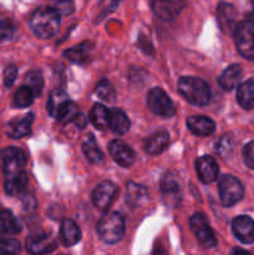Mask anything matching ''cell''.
<instances>
[{"instance_id":"6da1fadb","label":"cell","mask_w":254,"mask_h":255,"mask_svg":"<svg viewBox=\"0 0 254 255\" xmlns=\"http://www.w3.org/2000/svg\"><path fill=\"white\" fill-rule=\"evenodd\" d=\"M61 15L56 7L42 6L35 10L30 17V27L41 39L52 37L59 31Z\"/></svg>"},{"instance_id":"7a4b0ae2","label":"cell","mask_w":254,"mask_h":255,"mask_svg":"<svg viewBox=\"0 0 254 255\" xmlns=\"http://www.w3.org/2000/svg\"><path fill=\"white\" fill-rule=\"evenodd\" d=\"M178 91L187 101L196 106H206L211 100V89L208 84L198 77H181L178 80Z\"/></svg>"},{"instance_id":"3957f363","label":"cell","mask_w":254,"mask_h":255,"mask_svg":"<svg viewBox=\"0 0 254 255\" xmlns=\"http://www.w3.org/2000/svg\"><path fill=\"white\" fill-rule=\"evenodd\" d=\"M125 219L121 214L111 212L101 217L97 223V234L107 244L119 243L125 236Z\"/></svg>"},{"instance_id":"277c9868","label":"cell","mask_w":254,"mask_h":255,"mask_svg":"<svg viewBox=\"0 0 254 255\" xmlns=\"http://www.w3.org/2000/svg\"><path fill=\"white\" fill-rule=\"evenodd\" d=\"M234 41L239 54L248 60H254V22L242 21L234 30Z\"/></svg>"},{"instance_id":"5b68a950","label":"cell","mask_w":254,"mask_h":255,"mask_svg":"<svg viewBox=\"0 0 254 255\" xmlns=\"http://www.w3.org/2000/svg\"><path fill=\"white\" fill-rule=\"evenodd\" d=\"M147 105L154 115L164 117V119H169L176 114V107H174L172 100L159 87L149 90L148 95H147Z\"/></svg>"},{"instance_id":"8992f818","label":"cell","mask_w":254,"mask_h":255,"mask_svg":"<svg viewBox=\"0 0 254 255\" xmlns=\"http://www.w3.org/2000/svg\"><path fill=\"white\" fill-rule=\"evenodd\" d=\"M244 188L239 179L233 176H223L219 182V196L224 207H232L243 198Z\"/></svg>"},{"instance_id":"52a82bcc","label":"cell","mask_w":254,"mask_h":255,"mask_svg":"<svg viewBox=\"0 0 254 255\" xmlns=\"http://www.w3.org/2000/svg\"><path fill=\"white\" fill-rule=\"evenodd\" d=\"M191 229L196 236L197 241L204 248H213L217 246V238L214 237L213 231L209 227L208 219L203 213H194L191 217Z\"/></svg>"},{"instance_id":"ba28073f","label":"cell","mask_w":254,"mask_h":255,"mask_svg":"<svg viewBox=\"0 0 254 255\" xmlns=\"http://www.w3.org/2000/svg\"><path fill=\"white\" fill-rule=\"evenodd\" d=\"M0 156H1L2 168L6 176L22 171L26 164V154L17 147H6L2 149Z\"/></svg>"},{"instance_id":"9c48e42d","label":"cell","mask_w":254,"mask_h":255,"mask_svg":"<svg viewBox=\"0 0 254 255\" xmlns=\"http://www.w3.org/2000/svg\"><path fill=\"white\" fill-rule=\"evenodd\" d=\"M161 192L163 202L169 207H178L182 201V188L177 176L166 173L161 181Z\"/></svg>"},{"instance_id":"30bf717a","label":"cell","mask_w":254,"mask_h":255,"mask_svg":"<svg viewBox=\"0 0 254 255\" xmlns=\"http://www.w3.org/2000/svg\"><path fill=\"white\" fill-rule=\"evenodd\" d=\"M149 4L158 19L171 21L183 10L186 0H149Z\"/></svg>"},{"instance_id":"8fae6325","label":"cell","mask_w":254,"mask_h":255,"mask_svg":"<svg viewBox=\"0 0 254 255\" xmlns=\"http://www.w3.org/2000/svg\"><path fill=\"white\" fill-rule=\"evenodd\" d=\"M117 192H119V189L112 182L105 181L100 183L92 193V202H94L95 207L99 208L100 211L109 209L112 202L116 198Z\"/></svg>"},{"instance_id":"7c38bea8","label":"cell","mask_w":254,"mask_h":255,"mask_svg":"<svg viewBox=\"0 0 254 255\" xmlns=\"http://www.w3.org/2000/svg\"><path fill=\"white\" fill-rule=\"evenodd\" d=\"M232 231L241 243H254V221L248 216H239L232 222Z\"/></svg>"},{"instance_id":"4fadbf2b","label":"cell","mask_w":254,"mask_h":255,"mask_svg":"<svg viewBox=\"0 0 254 255\" xmlns=\"http://www.w3.org/2000/svg\"><path fill=\"white\" fill-rule=\"evenodd\" d=\"M109 151L112 158L122 167H129L136 161V153L129 146L121 139H114L110 142Z\"/></svg>"},{"instance_id":"5bb4252c","label":"cell","mask_w":254,"mask_h":255,"mask_svg":"<svg viewBox=\"0 0 254 255\" xmlns=\"http://www.w3.org/2000/svg\"><path fill=\"white\" fill-rule=\"evenodd\" d=\"M56 247V242L45 233L34 234L26 239V251L31 254L51 253Z\"/></svg>"},{"instance_id":"9a60e30c","label":"cell","mask_w":254,"mask_h":255,"mask_svg":"<svg viewBox=\"0 0 254 255\" xmlns=\"http://www.w3.org/2000/svg\"><path fill=\"white\" fill-rule=\"evenodd\" d=\"M196 169L203 183H212L218 178L219 168L216 159L211 156H202L196 161Z\"/></svg>"},{"instance_id":"2e32d148","label":"cell","mask_w":254,"mask_h":255,"mask_svg":"<svg viewBox=\"0 0 254 255\" xmlns=\"http://www.w3.org/2000/svg\"><path fill=\"white\" fill-rule=\"evenodd\" d=\"M237 10L228 2H219L217 6V21L224 32H229L236 25Z\"/></svg>"},{"instance_id":"e0dca14e","label":"cell","mask_w":254,"mask_h":255,"mask_svg":"<svg viewBox=\"0 0 254 255\" xmlns=\"http://www.w3.org/2000/svg\"><path fill=\"white\" fill-rule=\"evenodd\" d=\"M187 127L193 134L199 137L211 136L216 129V125L209 117L191 116L187 119Z\"/></svg>"},{"instance_id":"ac0fdd59","label":"cell","mask_w":254,"mask_h":255,"mask_svg":"<svg viewBox=\"0 0 254 255\" xmlns=\"http://www.w3.org/2000/svg\"><path fill=\"white\" fill-rule=\"evenodd\" d=\"M242 74H243V71H242V67L239 65H231L219 76V86L223 90H226V91H231L234 87L238 86L239 81L242 79Z\"/></svg>"},{"instance_id":"d6986e66","label":"cell","mask_w":254,"mask_h":255,"mask_svg":"<svg viewBox=\"0 0 254 255\" xmlns=\"http://www.w3.org/2000/svg\"><path fill=\"white\" fill-rule=\"evenodd\" d=\"M169 137L167 132H157L144 142V151L151 156L162 153L168 147Z\"/></svg>"},{"instance_id":"ffe728a7","label":"cell","mask_w":254,"mask_h":255,"mask_svg":"<svg viewBox=\"0 0 254 255\" xmlns=\"http://www.w3.org/2000/svg\"><path fill=\"white\" fill-rule=\"evenodd\" d=\"M32 121H34V115L27 114L22 119L12 121L7 127V133L12 138H21V137L27 136L31 132Z\"/></svg>"},{"instance_id":"44dd1931","label":"cell","mask_w":254,"mask_h":255,"mask_svg":"<svg viewBox=\"0 0 254 255\" xmlns=\"http://www.w3.org/2000/svg\"><path fill=\"white\" fill-rule=\"evenodd\" d=\"M61 239L66 247H72L81 239V231L79 226L71 219H65L61 224Z\"/></svg>"},{"instance_id":"7402d4cb","label":"cell","mask_w":254,"mask_h":255,"mask_svg":"<svg viewBox=\"0 0 254 255\" xmlns=\"http://www.w3.org/2000/svg\"><path fill=\"white\" fill-rule=\"evenodd\" d=\"M128 117L126 116L122 110L112 109L110 110V128L116 134H125L129 129Z\"/></svg>"},{"instance_id":"603a6c76","label":"cell","mask_w":254,"mask_h":255,"mask_svg":"<svg viewBox=\"0 0 254 255\" xmlns=\"http://www.w3.org/2000/svg\"><path fill=\"white\" fill-rule=\"evenodd\" d=\"M148 196V191L142 184H137L134 182H128L126 187V202L131 207L141 206Z\"/></svg>"},{"instance_id":"cb8c5ba5","label":"cell","mask_w":254,"mask_h":255,"mask_svg":"<svg viewBox=\"0 0 254 255\" xmlns=\"http://www.w3.org/2000/svg\"><path fill=\"white\" fill-rule=\"evenodd\" d=\"M27 184V176L24 171H20L17 173H12L6 176L5 181V192L9 196H16L20 192L24 191Z\"/></svg>"},{"instance_id":"d4e9b609","label":"cell","mask_w":254,"mask_h":255,"mask_svg":"<svg viewBox=\"0 0 254 255\" xmlns=\"http://www.w3.org/2000/svg\"><path fill=\"white\" fill-rule=\"evenodd\" d=\"M237 101L243 109H254V80H248L238 87Z\"/></svg>"},{"instance_id":"484cf974","label":"cell","mask_w":254,"mask_h":255,"mask_svg":"<svg viewBox=\"0 0 254 255\" xmlns=\"http://www.w3.org/2000/svg\"><path fill=\"white\" fill-rule=\"evenodd\" d=\"M20 231H21V226L14 214L6 209L0 211V234L14 236V234L20 233Z\"/></svg>"},{"instance_id":"4316f807","label":"cell","mask_w":254,"mask_h":255,"mask_svg":"<svg viewBox=\"0 0 254 255\" xmlns=\"http://www.w3.org/2000/svg\"><path fill=\"white\" fill-rule=\"evenodd\" d=\"M90 120L97 129L110 128V110H107L104 105L96 104L90 111Z\"/></svg>"},{"instance_id":"83f0119b","label":"cell","mask_w":254,"mask_h":255,"mask_svg":"<svg viewBox=\"0 0 254 255\" xmlns=\"http://www.w3.org/2000/svg\"><path fill=\"white\" fill-rule=\"evenodd\" d=\"M82 151H84L85 157L91 163H100L102 161V158H104V153L99 148L92 134L87 136V138L84 141V143H82Z\"/></svg>"},{"instance_id":"f1b7e54d","label":"cell","mask_w":254,"mask_h":255,"mask_svg":"<svg viewBox=\"0 0 254 255\" xmlns=\"http://www.w3.org/2000/svg\"><path fill=\"white\" fill-rule=\"evenodd\" d=\"M67 101V95L66 92L62 91V90H54V91L50 94L49 101H47V111L51 115L54 119H56L57 112L61 109L62 105Z\"/></svg>"},{"instance_id":"f546056e","label":"cell","mask_w":254,"mask_h":255,"mask_svg":"<svg viewBox=\"0 0 254 255\" xmlns=\"http://www.w3.org/2000/svg\"><path fill=\"white\" fill-rule=\"evenodd\" d=\"M25 85L31 90L35 97H39L44 89V79H42L41 72L39 70H31L27 72L25 77Z\"/></svg>"},{"instance_id":"4dcf8cb0","label":"cell","mask_w":254,"mask_h":255,"mask_svg":"<svg viewBox=\"0 0 254 255\" xmlns=\"http://www.w3.org/2000/svg\"><path fill=\"white\" fill-rule=\"evenodd\" d=\"M34 94H32L31 90L24 85L20 89H17V91L15 92L14 99H12V105L15 107H19V109H24V107L30 106L34 101Z\"/></svg>"},{"instance_id":"1f68e13d","label":"cell","mask_w":254,"mask_h":255,"mask_svg":"<svg viewBox=\"0 0 254 255\" xmlns=\"http://www.w3.org/2000/svg\"><path fill=\"white\" fill-rule=\"evenodd\" d=\"M85 45L86 44L76 45V46L66 50L64 52L65 57L70 60V61L76 62V64H85L87 59H89V47L85 46Z\"/></svg>"},{"instance_id":"d6a6232c","label":"cell","mask_w":254,"mask_h":255,"mask_svg":"<svg viewBox=\"0 0 254 255\" xmlns=\"http://www.w3.org/2000/svg\"><path fill=\"white\" fill-rule=\"evenodd\" d=\"M77 115H79V110H77L76 104L67 100V101L62 105L61 109L59 110V112H57L56 119L59 120L61 124H69V122L75 121Z\"/></svg>"},{"instance_id":"836d02e7","label":"cell","mask_w":254,"mask_h":255,"mask_svg":"<svg viewBox=\"0 0 254 255\" xmlns=\"http://www.w3.org/2000/svg\"><path fill=\"white\" fill-rule=\"evenodd\" d=\"M95 92H96L100 99L107 102H112L115 100V96H116V91H115L114 86L107 80H101L100 82H97L96 87H95Z\"/></svg>"},{"instance_id":"e575fe53","label":"cell","mask_w":254,"mask_h":255,"mask_svg":"<svg viewBox=\"0 0 254 255\" xmlns=\"http://www.w3.org/2000/svg\"><path fill=\"white\" fill-rule=\"evenodd\" d=\"M20 251L21 247L16 239L0 236V254H17Z\"/></svg>"},{"instance_id":"d590c367","label":"cell","mask_w":254,"mask_h":255,"mask_svg":"<svg viewBox=\"0 0 254 255\" xmlns=\"http://www.w3.org/2000/svg\"><path fill=\"white\" fill-rule=\"evenodd\" d=\"M233 139L228 136H223L216 142V146H214V151L219 154L221 157H228L229 154L233 152Z\"/></svg>"},{"instance_id":"8d00e7d4","label":"cell","mask_w":254,"mask_h":255,"mask_svg":"<svg viewBox=\"0 0 254 255\" xmlns=\"http://www.w3.org/2000/svg\"><path fill=\"white\" fill-rule=\"evenodd\" d=\"M14 31L15 27L11 20L5 16H0V42L11 39Z\"/></svg>"},{"instance_id":"74e56055","label":"cell","mask_w":254,"mask_h":255,"mask_svg":"<svg viewBox=\"0 0 254 255\" xmlns=\"http://www.w3.org/2000/svg\"><path fill=\"white\" fill-rule=\"evenodd\" d=\"M243 159L244 163L249 167V168L254 169V141L249 142L244 146L243 148Z\"/></svg>"},{"instance_id":"f35d334b","label":"cell","mask_w":254,"mask_h":255,"mask_svg":"<svg viewBox=\"0 0 254 255\" xmlns=\"http://www.w3.org/2000/svg\"><path fill=\"white\" fill-rule=\"evenodd\" d=\"M17 75V69L14 65H10L5 69L4 71V85L5 87H11L12 84H14L15 79H16Z\"/></svg>"},{"instance_id":"ab89813d","label":"cell","mask_w":254,"mask_h":255,"mask_svg":"<svg viewBox=\"0 0 254 255\" xmlns=\"http://www.w3.org/2000/svg\"><path fill=\"white\" fill-rule=\"evenodd\" d=\"M121 0H102V12H101V16L102 15H106L109 12H111L112 10H115L117 7V5L120 4Z\"/></svg>"},{"instance_id":"60d3db41","label":"cell","mask_w":254,"mask_h":255,"mask_svg":"<svg viewBox=\"0 0 254 255\" xmlns=\"http://www.w3.org/2000/svg\"><path fill=\"white\" fill-rule=\"evenodd\" d=\"M75 122H76L77 126H79L80 128H84V127L86 126V119H85L82 115H77V117L75 119Z\"/></svg>"},{"instance_id":"b9f144b4","label":"cell","mask_w":254,"mask_h":255,"mask_svg":"<svg viewBox=\"0 0 254 255\" xmlns=\"http://www.w3.org/2000/svg\"><path fill=\"white\" fill-rule=\"evenodd\" d=\"M60 5H71L72 6V0H56Z\"/></svg>"},{"instance_id":"7bdbcfd3","label":"cell","mask_w":254,"mask_h":255,"mask_svg":"<svg viewBox=\"0 0 254 255\" xmlns=\"http://www.w3.org/2000/svg\"><path fill=\"white\" fill-rule=\"evenodd\" d=\"M251 16H252V20H253V21H254V6H253V10H252V14H251Z\"/></svg>"},{"instance_id":"ee69618b","label":"cell","mask_w":254,"mask_h":255,"mask_svg":"<svg viewBox=\"0 0 254 255\" xmlns=\"http://www.w3.org/2000/svg\"><path fill=\"white\" fill-rule=\"evenodd\" d=\"M0 211H1V208H0Z\"/></svg>"}]
</instances>
